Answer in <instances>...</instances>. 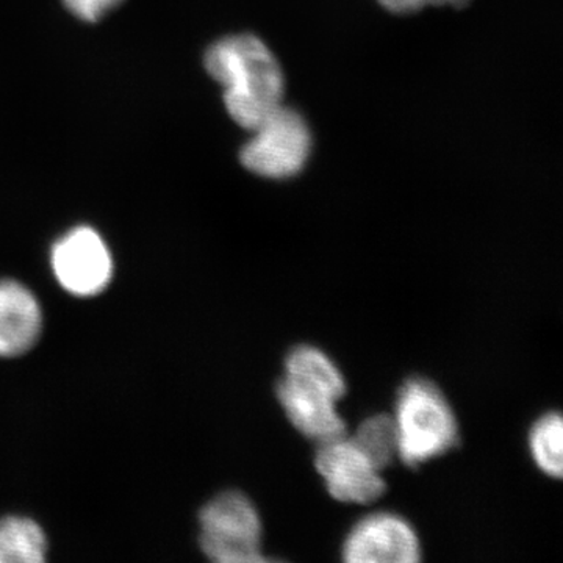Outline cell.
Returning <instances> with one entry per match:
<instances>
[{"instance_id": "6da1fadb", "label": "cell", "mask_w": 563, "mask_h": 563, "mask_svg": "<svg viewBox=\"0 0 563 563\" xmlns=\"http://www.w3.org/2000/svg\"><path fill=\"white\" fill-rule=\"evenodd\" d=\"M206 69L224 87V102L236 124L255 131L284 96L279 63L257 36L235 35L207 51Z\"/></svg>"}, {"instance_id": "7a4b0ae2", "label": "cell", "mask_w": 563, "mask_h": 563, "mask_svg": "<svg viewBox=\"0 0 563 563\" xmlns=\"http://www.w3.org/2000/svg\"><path fill=\"white\" fill-rule=\"evenodd\" d=\"M393 421L398 457L409 466L432 461L459 442L453 409L440 388L424 377H412L399 388Z\"/></svg>"}, {"instance_id": "3957f363", "label": "cell", "mask_w": 563, "mask_h": 563, "mask_svg": "<svg viewBox=\"0 0 563 563\" xmlns=\"http://www.w3.org/2000/svg\"><path fill=\"white\" fill-rule=\"evenodd\" d=\"M203 554L218 563L266 562L262 554V520L254 504L240 492L211 499L199 514Z\"/></svg>"}, {"instance_id": "277c9868", "label": "cell", "mask_w": 563, "mask_h": 563, "mask_svg": "<svg viewBox=\"0 0 563 563\" xmlns=\"http://www.w3.org/2000/svg\"><path fill=\"white\" fill-rule=\"evenodd\" d=\"M254 139L244 144L243 166L268 179L298 176L312 151V133L299 111L277 107L258 125Z\"/></svg>"}, {"instance_id": "5b68a950", "label": "cell", "mask_w": 563, "mask_h": 563, "mask_svg": "<svg viewBox=\"0 0 563 563\" xmlns=\"http://www.w3.org/2000/svg\"><path fill=\"white\" fill-rule=\"evenodd\" d=\"M52 272L70 295L88 298L109 287L113 258L98 232L77 228L52 247Z\"/></svg>"}, {"instance_id": "8992f818", "label": "cell", "mask_w": 563, "mask_h": 563, "mask_svg": "<svg viewBox=\"0 0 563 563\" xmlns=\"http://www.w3.org/2000/svg\"><path fill=\"white\" fill-rule=\"evenodd\" d=\"M314 465L336 501L369 504L387 490L380 470L344 435L320 443Z\"/></svg>"}, {"instance_id": "52a82bcc", "label": "cell", "mask_w": 563, "mask_h": 563, "mask_svg": "<svg viewBox=\"0 0 563 563\" xmlns=\"http://www.w3.org/2000/svg\"><path fill=\"white\" fill-rule=\"evenodd\" d=\"M347 563H417L421 547L417 532L402 517L379 512L358 521L343 543Z\"/></svg>"}, {"instance_id": "ba28073f", "label": "cell", "mask_w": 563, "mask_h": 563, "mask_svg": "<svg viewBox=\"0 0 563 563\" xmlns=\"http://www.w3.org/2000/svg\"><path fill=\"white\" fill-rule=\"evenodd\" d=\"M276 393L288 420L307 439L324 443L346 433V424L336 410L339 401L328 391L285 374Z\"/></svg>"}, {"instance_id": "9c48e42d", "label": "cell", "mask_w": 563, "mask_h": 563, "mask_svg": "<svg viewBox=\"0 0 563 563\" xmlns=\"http://www.w3.org/2000/svg\"><path fill=\"white\" fill-rule=\"evenodd\" d=\"M43 317L40 303L27 287L0 280V357H16L38 340Z\"/></svg>"}, {"instance_id": "30bf717a", "label": "cell", "mask_w": 563, "mask_h": 563, "mask_svg": "<svg viewBox=\"0 0 563 563\" xmlns=\"http://www.w3.org/2000/svg\"><path fill=\"white\" fill-rule=\"evenodd\" d=\"M46 533L25 517L0 518V563H41L46 561Z\"/></svg>"}, {"instance_id": "8fae6325", "label": "cell", "mask_w": 563, "mask_h": 563, "mask_svg": "<svg viewBox=\"0 0 563 563\" xmlns=\"http://www.w3.org/2000/svg\"><path fill=\"white\" fill-rule=\"evenodd\" d=\"M285 374L328 391L336 401L346 393L343 374L324 352L314 346L301 344L291 350L285 361Z\"/></svg>"}, {"instance_id": "7c38bea8", "label": "cell", "mask_w": 563, "mask_h": 563, "mask_svg": "<svg viewBox=\"0 0 563 563\" xmlns=\"http://www.w3.org/2000/svg\"><path fill=\"white\" fill-rule=\"evenodd\" d=\"M363 454L383 472L398 455V433L395 421L388 415L379 413L366 418L352 437Z\"/></svg>"}, {"instance_id": "4fadbf2b", "label": "cell", "mask_w": 563, "mask_h": 563, "mask_svg": "<svg viewBox=\"0 0 563 563\" xmlns=\"http://www.w3.org/2000/svg\"><path fill=\"white\" fill-rule=\"evenodd\" d=\"M562 442L563 422L559 412L543 415L529 433V448H531L533 462L544 474L554 479L562 477Z\"/></svg>"}, {"instance_id": "5bb4252c", "label": "cell", "mask_w": 563, "mask_h": 563, "mask_svg": "<svg viewBox=\"0 0 563 563\" xmlns=\"http://www.w3.org/2000/svg\"><path fill=\"white\" fill-rule=\"evenodd\" d=\"M121 0H65L66 7L84 21H98Z\"/></svg>"}, {"instance_id": "9a60e30c", "label": "cell", "mask_w": 563, "mask_h": 563, "mask_svg": "<svg viewBox=\"0 0 563 563\" xmlns=\"http://www.w3.org/2000/svg\"><path fill=\"white\" fill-rule=\"evenodd\" d=\"M470 0H424L426 5L465 7Z\"/></svg>"}]
</instances>
